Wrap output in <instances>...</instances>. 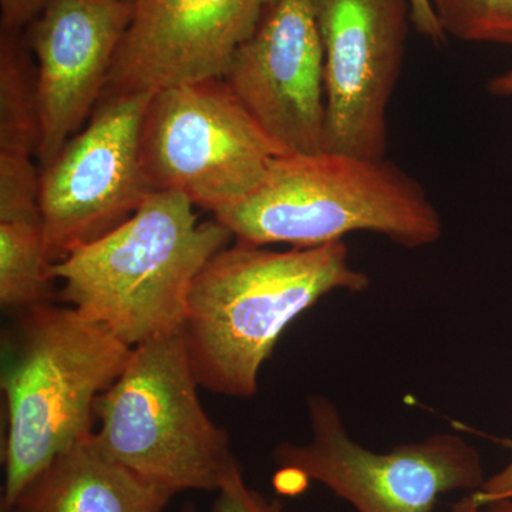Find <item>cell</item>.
I'll return each mask as SVG.
<instances>
[{
	"instance_id": "13",
	"label": "cell",
	"mask_w": 512,
	"mask_h": 512,
	"mask_svg": "<svg viewBox=\"0 0 512 512\" xmlns=\"http://www.w3.org/2000/svg\"><path fill=\"white\" fill-rule=\"evenodd\" d=\"M173 497L107 457L92 434L40 471L10 511L165 512Z\"/></svg>"
},
{
	"instance_id": "25",
	"label": "cell",
	"mask_w": 512,
	"mask_h": 512,
	"mask_svg": "<svg viewBox=\"0 0 512 512\" xmlns=\"http://www.w3.org/2000/svg\"><path fill=\"white\" fill-rule=\"evenodd\" d=\"M126 2L136 3V2H137V0H126Z\"/></svg>"
},
{
	"instance_id": "7",
	"label": "cell",
	"mask_w": 512,
	"mask_h": 512,
	"mask_svg": "<svg viewBox=\"0 0 512 512\" xmlns=\"http://www.w3.org/2000/svg\"><path fill=\"white\" fill-rule=\"evenodd\" d=\"M278 156L222 77L151 94L140 133L151 192L184 195L214 214L254 191Z\"/></svg>"
},
{
	"instance_id": "27",
	"label": "cell",
	"mask_w": 512,
	"mask_h": 512,
	"mask_svg": "<svg viewBox=\"0 0 512 512\" xmlns=\"http://www.w3.org/2000/svg\"><path fill=\"white\" fill-rule=\"evenodd\" d=\"M10 512H15V511H10Z\"/></svg>"
},
{
	"instance_id": "12",
	"label": "cell",
	"mask_w": 512,
	"mask_h": 512,
	"mask_svg": "<svg viewBox=\"0 0 512 512\" xmlns=\"http://www.w3.org/2000/svg\"><path fill=\"white\" fill-rule=\"evenodd\" d=\"M272 2L137 0L103 97L224 77Z\"/></svg>"
},
{
	"instance_id": "16",
	"label": "cell",
	"mask_w": 512,
	"mask_h": 512,
	"mask_svg": "<svg viewBox=\"0 0 512 512\" xmlns=\"http://www.w3.org/2000/svg\"><path fill=\"white\" fill-rule=\"evenodd\" d=\"M446 36L512 46V0H430Z\"/></svg>"
},
{
	"instance_id": "2",
	"label": "cell",
	"mask_w": 512,
	"mask_h": 512,
	"mask_svg": "<svg viewBox=\"0 0 512 512\" xmlns=\"http://www.w3.org/2000/svg\"><path fill=\"white\" fill-rule=\"evenodd\" d=\"M131 348L72 306L16 313L2 338L5 400L2 512L50 463L89 439L97 399L119 379Z\"/></svg>"
},
{
	"instance_id": "15",
	"label": "cell",
	"mask_w": 512,
	"mask_h": 512,
	"mask_svg": "<svg viewBox=\"0 0 512 512\" xmlns=\"http://www.w3.org/2000/svg\"><path fill=\"white\" fill-rule=\"evenodd\" d=\"M52 262L42 227L0 224V306L16 313L52 303Z\"/></svg>"
},
{
	"instance_id": "24",
	"label": "cell",
	"mask_w": 512,
	"mask_h": 512,
	"mask_svg": "<svg viewBox=\"0 0 512 512\" xmlns=\"http://www.w3.org/2000/svg\"><path fill=\"white\" fill-rule=\"evenodd\" d=\"M481 512H512V498L504 500L491 501L481 505Z\"/></svg>"
},
{
	"instance_id": "20",
	"label": "cell",
	"mask_w": 512,
	"mask_h": 512,
	"mask_svg": "<svg viewBox=\"0 0 512 512\" xmlns=\"http://www.w3.org/2000/svg\"><path fill=\"white\" fill-rule=\"evenodd\" d=\"M409 2L412 9V23L417 33L429 39L434 45H443L447 36L441 28L430 0H409Z\"/></svg>"
},
{
	"instance_id": "11",
	"label": "cell",
	"mask_w": 512,
	"mask_h": 512,
	"mask_svg": "<svg viewBox=\"0 0 512 512\" xmlns=\"http://www.w3.org/2000/svg\"><path fill=\"white\" fill-rule=\"evenodd\" d=\"M133 12L126 0H49L23 30L36 63L40 170L92 117Z\"/></svg>"
},
{
	"instance_id": "21",
	"label": "cell",
	"mask_w": 512,
	"mask_h": 512,
	"mask_svg": "<svg viewBox=\"0 0 512 512\" xmlns=\"http://www.w3.org/2000/svg\"><path fill=\"white\" fill-rule=\"evenodd\" d=\"M504 446L510 451V458L498 473L487 477L483 488L476 493L478 503L481 505L491 503V501L503 500L512 493V439L505 440Z\"/></svg>"
},
{
	"instance_id": "5",
	"label": "cell",
	"mask_w": 512,
	"mask_h": 512,
	"mask_svg": "<svg viewBox=\"0 0 512 512\" xmlns=\"http://www.w3.org/2000/svg\"><path fill=\"white\" fill-rule=\"evenodd\" d=\"M200 387L181 330L141 343L97 399L94 443L168 493H217L239 463L227 430L205 412Z\"/></svg>"
},
{
	"instance_id": "19",
	"label": "cell",
	"mask_w": 512,
	"mask_h": 512,
	"mask_svg": "<svg viewBox=\"0 0 512 512\" xmlns=\"http://www.w3.org/2000/svg\"><path fill=\"white\" fill-rule=\"evenodd\" d=\"M47 3L49 0H0V30L22 32Z\"/></svg>"
},
{
	"instance_id": "9",
	"label": "cell",
	"mask_w": 512,
	"mask_h": 512,
	"mask_svg": "<svg viewBox=\"0 0 512 512\" xmlns=\"http://www.w3.org/2000/svg\"><path fill=\"white\" fill-rule=\"evenodd\" d=\"M325 59V150L386 158L389 107L404 55L409 0H311Z\"/></svg>"
},
{
	"instance_id": "14",
	"label": "cell",
	"mask_w": 512,
	"mask_h": 512,
	"mask_svg": "<svg viewBox=\"0 0 512 512\" xmlns=\"http://www.w3.org/2000/svg\"><path fill=\"white\" fill-rule=\"evenodd\" d=\"M36 63L22 32L0 30V151L37 154Z\"/></svg>"
},
{
	"instance_id": "18",
	"label": "cell",
	"mask_w": 512,
	"mask_h": 512,
	"mask_svg": "<svg viewBox=\"0 0 512 512\" xmlns=\"http://www.w3.org/2000/svg\"><path fill=\"white\" fill-rule=\"evenodd\" d=\"M181 512H197L191 504L185 505ZM210 512H288L284 505L275 500H269L255 488L249 487L242 473L241 464L231 471V474L217 491Z\"/></svg>"
},
{
	"instance_id": "3",
	"label": "cell",
	"mask_w": 512,
	"mask_h": 512,
	"mask_svg": "<svg viewBox=\"0 0 512 512\" xmlns=\"http://www.w3.org/2000/svg\"><path fill=\"white\" fill-rule=\"evenodd\" d=\"M214 220L254 247L315 248L372 232L419 249L444 234L439 208L399 165L326 150L275 157L258 187Z\"/></svg>"
},
{
	"instance_id": "10",
	"label": "cell",
	"mask_w": 512,
	"mask_h": 512,
	"mask_svg": "<svg viewBox=\"0 0 512 512\" xmlns=\"http://www.w3.org/2000/svg\"><path fill=\"white\" fill-rule=\"evenodd\" d=\"M325 59L311 0H274L222 79L281 156L325 150Z\"/></svg>"
},
{
	"instance_id": "8",
	"label": "cell",
	"mask_w": 512,
	"mask_h": 512,
	"mask_svg": "<svg viewBox=\"0 0 512 512\" xmlns=\"http://www.w3.org/2000/svg\"><path fill=\"white\" fill-rule=\"evenodd\" d=\"M150 97H103L86 126L40 170L42 231L52 264L120 227L151 194L140 164Z\"/></svg>"
},
{
	"instance_id": "23",
	"label": "cell",
	"mask_w": 512,
	"mask_h": 512,
	"mask_svg": "<svg viewBox=\"0 0 512 512\" xmlns=\"http://www.w3.org/2000/svg\"><path fill=\"white\" fill-rule=\"evenodd\" d=\"M451 512H481L476 493L464 495L463 498L451 505Z\"/></svg>"
},
{
	"instance_id": "4",
	"label": "cell",
	"mask_w": 512,
	"mask_h": 512,
	"mask_svg": "<svg viewBox=\"0 0 512 512\" xmlns=\"http://www.w3.org/2000/svg\"><path fill=\"white\" fill-rule=\"evenodd\" d=\"M181 194L151 192L126 222L50 266L60 299L128 348L180 332L188 295L232 237Z\"/></svg>"
},
{
	"instance_id": "26",
	"label": "cell",
	"mask_w": 512,
	"mask_h": 512,
	"mask_svg": "<svg viewBox=\"0 0 512 512\" xmlns=\"http://www.w3.org/2000/svg\"><path fill=\"white\" fill-rule=\"evenodd\" d=\"M505 498H512V493L510 495H508V497H505ZM504 500V498H503Z\"/></svg>"
},
{
	"instance_id": "22",
	"label": "cell",
	"mask_w": 512,
	"mask_h": 512,
	"mask_svg": "<svg viewBox=\"0 0 512 512\" xmlns=\"http://www.w3.org/2000/svg\"><path fill=\"white\" fill-rule=\"evenodd\" d=\"M488 92L498 97H512V69L494 76L488 82Z\"/></svg>"
},
{
	"instance_id": "1",
	"label": "cell",
	"mask_w": 512,
	"mask_h": 512,
	"mask_svg": "<svg viewBox=\"0 0 512 512\" xmlns=\"http://www.w3.org/2000/svg\"><path fill=\"white\" fill-rule=\"evenodd\" d=\"M369 286L343 241L289 251L239 242L224 248L188 295L181 335L192 372L208 392L249 399L292 322L330 293Z\"/></svg>"
},
{
	"instance_id": "17",
	"label": "cell",
	"mask_w": 512,
	"mask_h": 512,
	"mask_svg": "<svg viewBox=\"0 0 512 512\" xmlns=\"http://www.w3.org/2000/svg\"><path fill=\"white\" fill-rule=\"evenodd\" d=\"M0 224L42 227L40 168L30 154L0 151Z\"/></svg>"
},
{
	"instance_id": "6",
	"label": "cell",
	"mask_w": 512,
	"mask_h": 512,
	"mask_svg": "<svg viewBox=\"0 0 512 512\" xmlns=\"http://www.w3.org/2000/svg\"><path fill=\"white\" fill-rule=\"evenodd\" d=\"M311 437L274 448L276 491L302 493L311 481L328 488L356 512H433L443 495L478 493L485 480L476 447L457 433H436L386 453L360 444L329 397L306 399Z\"/></svg>"
}]
</instances>
